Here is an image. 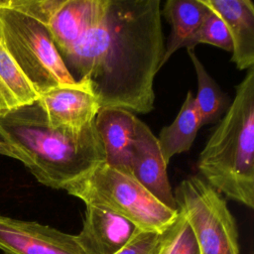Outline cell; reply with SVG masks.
I'll list each match as a JSON object with an SVG mask.
<instances>
[{"label":"cell","instance_id":"cell-1","mask_svg":"<svg viewBox=\"0 0 254 254\" xmlns=\"http://www.w3.org/2000/svg\"><path fill=\"white\" fill-rule=\"evenodd\" d=\"M161 15L159 0H105L97 25L64 60L75 81H89L100 109H154L165 54Z\"/></svg>","mask_w":254,"mask_h":254},{"label":"cell","instance_id":"cell-2","mask_svg":"<svg viewBox=\"0 0 254 254\" xmlns=\"http://www.w3.org/2000/svg\"><path fill=\"white\" fill-rule=\"evenodd\" d=\"M0 139L40 184L55 190H64L105 162L94 122L80 132L54 127L37 101L0 116Z\"/></svg>","mask_w":254,"mask_h":254},{"label":"cell","instance_id":"cell-3","mask_svg":"<svg viewBox=\"0 0 254 254\" xmlns=\"http://www.w3.org/2000/svg\"><path fill=\"white\" fill-rule=\"evenodd\" d=\"M196 168L217 192L254 207V66L235 87L234 98L200 152Z\"/></svg>","mask_w":254,"mask_h":254},{"label":"cell","instance_id":"cell-4","mask_svg":"<svg viewBox=\"0 0 254 254\" xmlns=\"http://www.w3.org/2000/svg\"><path fill=\"white\" fill-rule=\"evenodd\" d=\"M64 190L85 204L103 206L129 220L145 232L163 234L176 220L179 211L162 203L132 175L105 162Z\"/></svg>","mask_w":254,"mask_h":254},{"label":"cell","instance_id":"cell-5","mask_svg":"<svg viewBox=\"0 0 254 254\" xmlns=\"http://www.w3.org/2000/svg\"><path fill=\"white\" fill-rule=\"evenodd\" d=\"M0 42L39 96L73 79L58 52L45 23L0 0Z\"/></svg>","mask_w":254,"mask_h":254},{"label":"cell","instance_id":"cell-6","mask_svg":"<svg viewBox=\"0 0 254 254\" xmlns=\"http://www.w3.org/2000/svg\"><path fill=\"white\" fill-rule=\"evenodd\" d=\"M199 254H239L238 231L226 200L198 176L183 180L174 193Z\"/></svg>","mask_w":254,"mask_h":254},{"label":"cell","instance_id":"cell-7","mask_svg":"<svg viewBox=\"0 0 254 254\" xmlns=\"http://www.w3.org/2000/svg\"><path fill=\"white\" fill-rule=\"evenodd\" d=\"M0 250L5 254H86L76 235L1 213Z\"/></svg>","mask_w":254,"mask_h":254},{"label":"cell","instance_id":"cell-8","mask_svg":"<svg viewBox=\"0 0 254 254\" xmlns=\"http://www.w3.org/2000/svg\"><path fill=\"white\" fill-rule=\"evenodd\" d=\"M37 102L52 126L71 132H80L92 124L100 110L87 79L51 89Z\"/></svg>","mask_w":254,"mask_h":254},{"label":"cell","instance_id":"cell-9","mask_svg":"<svg viewBox=\"0 0 254 254\" xmlns=\"http://www.w3.org/2000/svg\"><path fill=\"white\" fill-rule=\"evenodd\" d=\"M131 172L133 177L162 203L178 210L157 137L138 117L131 154Z\"/></svg>","mask_w":254,"mask_h":254},{"label":"cell","instance_id":"cell-10","mask_svg":"<svg viewBox=\"0 0 254 254\" xmlns=\"http://www.w3.org/2000/svg\"><path fill=\"white\" fill-rule=\"evenodd\" d=\"M136 228L119 214L95 204H85L82 227L76 238L86 254H115Z\"/></svg>","mask_w":254,"mask_h":254},{"label":"cell","instance_id":"cell-11","mask_svg":"<svg viewBox=\"0 0 254 254\" xmlns=\"http://www.w3.org/2000/svg\"><path fill=\"white\" fill-rule=\"evenodd\" d=\"M105 0H64L47 27L63 61L97 25Z\"/></svg>","mask_w":254,"mask_h":254},{"label":"cell","instance_id":"cell-12","mask_svg":"<svg viewBox=\"0 0 254 254\" xmlns=\"http://www.w3.org/2000/svg\"><path fill=\"white\" fill-rule=\"evenodd\" d=\"M224 23L238 69L254 66V4L251 0H201Z\"/></svg>","mask_w":254,"mask_h":254},{"label":"cell","instance_id":"cell-13","mask_svg":"<svg viewBox=\"0 0 254 254\" xmlns=\"http://www.w3.org/2000/svg\"><path fill=\"white\" fill-rule=\"evenodd\" d=\"M136 118L135 114L124 109L101 108L94 120L103 145L105 163L130 175Z\"/></svg>","mask_w":254,"mask_h":254},{"label":"cell","instance_id":"cell-14","mask_svg":"<svg viewBox=\"0 0 254 254\" xmlns=\"http://www.w3.org/2000/svg\"><path fill=\"white\" fill-rule=\"evenodd\" d=\"M201 127V119L194 95L188 91L179 114L168 126H165L157 138L164 163L168 166L178 154L188 152Z\"/></svg>","mask_w":254,"mask_h":254},{"label":"cell","instance_id":"cell-15","mask_svg":"<svg viewBox=\"0 0 254 254\" xmlns=\"http://www.w3.org/2000/svg\"><path fill=\"white\" fill-rule=\"evenodd\" d=\"M209 11L201 0H168L165 3L161 14L170 24L171 33L165 46L162 66L175 52L184 47Z\"/></svg>","mask_w":254,"mask_h":254},{"label":"cell","instance_id":"cell-16","mask_svg":"<svg viewBox=\"0 0 254 254\" xmlns=\"http://www.w3.org/2000/svg\"><path fill=\"white\" fill-rule=\"evenodd\" d=\"M39 94L0 42V116L39 99Z\"/></svg>","mask_w":254,"mask_h":254},{"label":"cell","instance_id":"cell-17","mask_svg":"<svg viewBox=\"0 0 254 254\" xmlns=\"http://www.w3.org/2000/svg\"><path fill=\"white\" fill-rule=\"evenodd\" d=\"M187 51L196 74L197 93L194 96V100L199 111L201 126H203L204 124L214 122L221 115L225 107V96L195 56L193 50Z\"/></svg>","mask_w":254,"mask_h":254},{"label":"cell","instance_id":"cell-18","mask_svg":"<svg viewBox=\"0 0 254 254\" xmlns=\"http://www.w3.org/2000/svg\"><path fill=\"white\" fill-rule=\"evenodd\" d=\"M198 44L212 45L226 52L232 51L231 39L224 23L211 10L205 16L197 30L187 40L183 48L193 50Z\"/></svg>","mask_w":254,"mask_h":254},{"label":"cell","instance_id":"cell-19","mask_svg":"<svg viewBox=\"0 0 254 254\" xmlns=\"http://www.w3.org/2000/svg\"><path fill=\"white\" fill-rule=\"evenodd\" d=\"M161 254H199L191 230L180 212L174 223L164 233Z\"/></svg>","mask_w":254,"mask_h":254},{"label":"cell","instance_id":"cell-20","mask_svg":"<svg viewBox=\"0 0 254 254\" xmlns=\"http://www.w3.org/2000/svg\"><path fill=\"white\" fill-rule=\"evenodd\" d=\"M164 233L158 234L137 229L131 239L115 254H161Z\"/></svg>","mask_w":254,"mask_h":254},{"label":"cell","instance_id":"cell-21","mask_svg":"<svg viewBox=\"0 0 254 254\" xmlns=\"http://www.w3.org/2000/svg\"><path fill=\"white\" fill-rule=\"evenodd\" d=\"M0 155L7 156L12 159L18 160V155H17L16 151L1 139H0Z\"/></svg>","mask_w":254,"mask_h":254}]
</instances>
